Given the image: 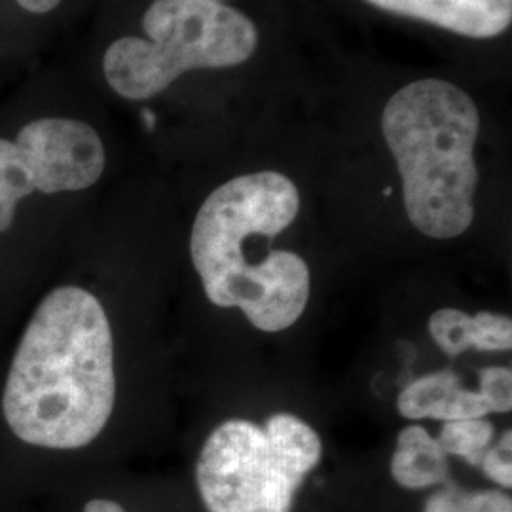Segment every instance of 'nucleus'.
<instances>
[{"mask_svg":"<svg viewBox=\"0 0 512 512\" xmlns=\"http://www.w3.org/2000/svg\"><path fill=\"white\" fill-rule=\"evenodd\" d=\"M116 401L114 346L101 302L80 287L48 294L23 332L2 395L12 433L76 450L107 427Z\"/></svg>","mask_w":512,"mask_h":512,"instance_id":"nucleus-1","label":"nucleus"},{"mask_svg":"<svg viewBox=\"0 0 512 512\" xmlns=\"http://www.w3.org/2000/svg\"><path fill=\"white\" fill-rule=\"evenodd\" d=\"M300 209L296 184L277 171L241 175L202 203L190 255L207 298L219 308H239L264 332L293 327L310 300V268L302 256L279 249L251 258L253 245H270Z\"/></svg>","mask_w":512,"mask_h":512,"instance_id":"nucleus-2","label":"nucleus"},{"mask_svg":"<svg viewBox=\"0 0 512 512\" xmlns=\"http://www.w3.org/2000/svg\"><path fill=\"white\" fill-rule=\"evenodd\" d=\"M480 114L458 86L425 78L395 93L382 133L403 179L406 215L423 236L458 238L475 220Z\"/></svg>","mask_w":512,"mask_h":512,"instance_id":"nucleus-3","label":"nucleus"},{"mask_svg":"<svg viewBox=\"0 0 512 512\" xmlns=\"http://www.w3.org/2000/svg\"><path fill=\"white\" fill-rule=\"evenodd\" d=\"M148 38L112 42L103 59L110 88L145 101L194 69H226L251 59L258 29L220 0H154L143 16Z\"/></svg>","mask_w":512,"mask_h":512,"instance_id":"nucleus-4","label":"nucleus"},{"mask_svg":"<svg viewBox=\"0 0 512 512\" xmlns=\"http://www.w3.org/2000/svg\"><path fill=\"white\" fill-rule=\"evenodd\" d=\"M321 458V437L294 414L228 420L205 440L196 482L207 512H291Z\"/></svg>","mask_w":512,"mask_h":512,"instance_id":"nucleus-5","label":"nucleus"},{"mask_svg":"<svg viewBox=\"0 0 512 512\" xmlns=\"http://www.w3.org/2000/svg\"><path fill=\"white\" fill-rule=\"evenodd\" d=\"M19 148L35 190L44 194L84 190L105 171L101 137L86 122L42 118L19 131Z\"/></svg>","mask_w":512,"mask_h":512,"instance_id":"nucleus-6","label":"nucleus"},{"mask_svg":"<svg viewBox=\"0 0 512 512\" xmlns=\"http://www.w3.org/2000/svg\"><path fill=\"white\" fill-rule=\"evenodd\" d=\"M368 4L469 38H494L512 23V0H366Z\"/></svg>","mask_w":512,"mask_h":512,"instance_id":"nucleus-7","label":"nucleus"},{"mask_svg":"<svg viewBox=\"0 0 512 512\" xmlns=\"http://www.w3.org/2000/svg\"><path fill=\"white\" fill-rule=\"evenodd\" d=\"M397 408L406 420H475L492 414L480 391L465 389L450 368L406 385L399 393Z\"/></svg>","mask_w":512,"mask_h":512,"instance_id":"nucleus-8","label":"nucleus"},{"mask_svg":"<svg viewBox=\"0 0 512 512\" xmlns=\"http://www.w3.org/2000/svg\"><path fill=\"white\" fill-rule=\"evenodd\" d=\"M427 329L448 357H459L467 349L511 351L512 348L511 317L503 313L480 311L469 315L456 308H442L429 317Z\"/></svg>","mask_w":512,"mask_h":512,"instance_id":"nucleus-9","label":"nucleus"},{"mask_svg":"<svg viewBox=\"0 0 512 512\" xmlns=\"http://www.w3.org/2000/svg\"><path fill=\"white\" fill-rule=\"evenodd\" d=\"M448 454L421 425L404 427L391 459V475L406 490H425L448 482Z\"/></svg>","mask_w":512,"mask_h":512,"instance_id":"nucleus-10","label":"nucleus"},{"mask_svg":"<svg viewBox=\"0 0 512 512\" xmlns=\"http://www.w3.org/2000/svg\"><path fill=\"white\" fill-rule=\"evenodd\" d=\"M495 427L484 418L446 421L440 429L439 444L450 456L463 458L469 465H480L494 442Z\"/></svg>","mask_w":512,"mask_h":512,"instance_id":"nucleus-11","label":"nucleus"},{"mask_svg":"<svg viewBox=\"0 0 512 512\" xmlns=\"http://www.w3.org/2000/svg\"><path fill=\"white\" fill-rule=\"evenodd\" d=\"M480 395L490 406V412L507 414L512 408V370L507 366H488L478 372Z\"/></svg>","mask_w":512,"mask_h":512,"instance_id":"nucleus-12","label":"nucleus"},{"mask_svg":"<svg viewBox=\"0 0 512 512\" xmlns=\"http://www.w3.org/2000/svg\"><path fill=\"white\" fill-rule=\"evenodd\" d=\"M0 177L16 192L19 200L35 192L29 169L16 143L0 139Z\"/></svg>","mask_w":512,"mask_h":512,"instance_id":"nucleus-13","label":"nucleus"},{"mask_svg":"<svg viewBox=\"0 0 512 512\" xmlns=\"http://www.w3.org/2000/svg\"><path fill=\"white\" fill-rule=\"evenodd\" d=\"M484 475L492 478L497 486L511 488L512 486V431H505L501 440L490 446L480 461Z\"/></svg>","mask_w":512,"mask_h":512,"instance_id":"nucleus-14","label":"nucleus"},{"mask_svg":"<svg viewBox=\"0 0 512 512\" xmlns=\"http://www.w3.org/2000/svg\"><path fill=\"white\" fill-rule=\"evenodd\" d=\"M463 512H512L511 495L501 490H480L463 495Z\"/></svg>","mask_w":512,"mask_h":512,"instance_id":"nucleus-15","label":"nucleus"},{"mask_svg":"<svg viewBox=\"0 0 512 512\" xmlns=\"http://www.w3.org/2000/svg\"><path fill=\"white\" fill-rule=\"evenodd\" d=\"M463 495L458 486H446L427 499L423 512H463Z\"/></svg>","mask_w":512,"mask_h":512,"instance_id":"nucleus-16","label":"nucleus"},{"mask_svg":"<svg viewBox=\"0 0 512 512\" xmlns=\"http://www.w3.org/2000/svg\"><path fill=\"white\" fill-rule=\"evenodd\" d=\"M18 202L19 198L16 196V192L0 177V232L10 228L14 215H16Z\"/></svg>","mask_w":512,"mask_h":512,"instance_id":"nucleus-17","label":"nucleus"},{"mask_svg":"<svg viewBox=\"0 0 512 512\" xmlns=\"http://www.w3.org/2000/svg\"><path fill=\"white\" fill-rule=\"evenodd\" d=\"M19 6L27 12H33V14H46L50 10H54L55 6L61 2V0H16Z\"/></svg>","mask_w":512,"mask_h":512,"instance_id":"nucleus-18","label":"nucleus"},{"mask_svg":"<svg viewBox=\"0 0 512 512\" xmlns=\"http://www.w3.org/2000/svg\"><path fill=\"white\" fill-rule=\"evenodd\" d=\"M84 512H126L118 503L109 501V499H93L90 503H86Z\"/></svg>","mask_w":512,"mask_h":512,"instance_id":"nucleus-19","label":"nucleus"}]
</instances>
